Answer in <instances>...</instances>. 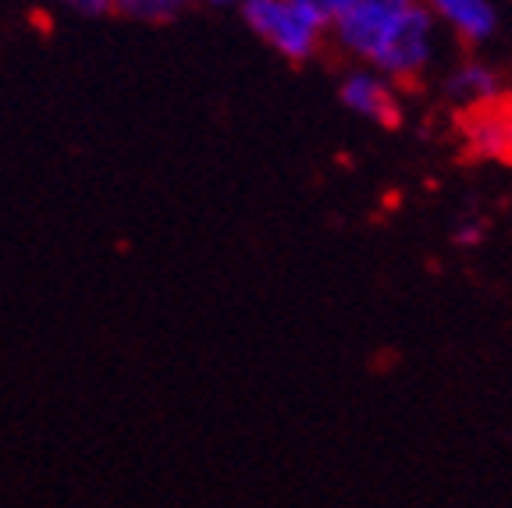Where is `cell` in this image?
I'll return each instance as SVG.
<instances>
[{"label": "cell", "instance_id": "30bf717a", "mask_svg": "<svg viewBox=\"0 0 512 508\" xmlns=\"http://www.w3.org/2000/svg\"><path fill=\"white\" fill-rule=\"evenodd\" d=\"M480 239H484V228H480V224H459L456 242H463V246H477Z\"/></svg>", "mask_w": 512, "mask_h": 508}, {"label": "cell", "instance_id": "52a82bcc", "mask_svg": "<svg viewBox=\"0 0 512 508\" xmlns=\"http://www.w3.org/2000/svg\"><path fill=\"white\" fill-rule=\"evenodd\" d=\"M189 4L192 0H111V11H121L128 18H143V22H168Z\"/></svg>", "mask_w": 512, "mask_h": 508}, {"label": "cell", "instance_id": "ba28073f", "mask_svg": "<svg viewBox=\"0 0 512 508\" xmlns=\"http://www.w3.org/2000/svg\"><path fill=\"white\" fill-rule=\"evenodd\" d=\"M296 4L313 18V22H320L324 29H331V25H335V18L349 8L352 0H296Z\"/></svg>", "mask_w": 512, "mask_h": 508}, {"label": "cell", "instance_id": "8fae6325", "mask_svg": "<svg viewBox=\"0 0 512 508\" xmlns=\"http://www.w3.org/2000/svg\"><path fill=\"white\" fill-rule=\"evenodd\" d=\"M203 4H210V8H242L246 0H203Z\"/></svg>", "mask_w": 512, "mask_h": 508}, {"label": "cell", "instance_id": "5b68a950", "mask_svg": "<svg viewBox=\"0 0 512 508\" xmlns=\"http://www.w3.org/2000/svg\"><path fill=\"white\" fill-rule=\"evenodd\" d=\"M434 22L452 29L463 43L480 47L498 32V8L495 0H424Z\"/></svg>", "mask_w": 512, "mask_h": 508}, {"label": "cell", "instance_id": "9c48e42d", "mask_svg": "<svg viewBox=\"0 0 512 508\" xmlns=\"http://www.w3.org/2000/svg\"><path fill=\"white\" fill-rule=\"evenodd\" d=\"M61 4L79 11V15H104V11H111V0H61Z\"/></svg>", "mask_w": 512, "mask_h": 508}, {"label": "cell", "instance_id": "8992f818", "mask_svg": "<svg viewBox=\"0 0 512 508\" xmlns=\"http://www.w3.org/2000/svg\"><path fill=\"white\" fill-rule=\"evenodd\" d=\"M498 86H502V79H498L495 68H491V64H484V61L456 64V68L445 75V82H441L445 96L456 107H484V104H491V100L498 96Z\"/></svg>", "mask_w": 512, "mask_h": 508}, {"label": "cell", "instance_id": "3957f363", "mask_svg": "<svg viewBox=\"0 0 512 508\" xmlns=\"http://www.w3.org/2000/svg\"><path fill=\"white\" fill-rule=\"evenodd\" d=\"M420 0H352L349 8L335 18L331 32L335 43L356 61L374 57V50L381 47V40L392 32V25L406 15L409 8H416Z\"/></svg>", "mask_w": 512, "mask_h": 508}, {"label": "cell", "instance_id": "7a4b0ae2", "mask_svg": "<svg viewBox=\"0 0 512 508\" xmlns=\"http://www.w3.org/2000/svg\"><path fill=\"white\" fill-rule=\"evenodd\" d=\"M434 61V15L427 11V4L420 0L416 8H409L399 22L392 25V32L381 40V47L370 57V68L381 72L388 82H416L420 75L431 68Z\"/></svg>", "mask_w": 512, "mask_h": 508}, {"label": "cell", "instance_id": "6da1fadb", "mask_svg": "<svg viewBox=\"0 0 512 508\" xmlns=\"http://www.w3.org/2000/svg\"><path fill=\"white\" fill-rule=\"evenodd\" d=\"M239 11L256 40H264L285 61L303 64L320 50L324 25L313 22L296 0H246Z\"/></svg>", "mask_w": 512, "mask_h": 508}, {"label": "cell", "instance_id": "277c9868", "mask_svg": "<svg viewBox=\"0 0 512 508\" xmlns=\"http://www.w3.org/2000/svg\"><path fill=\"white\" fill-rule=\"evenodd\" d=\"M338 100H342L345 111H352L356 118L374 121V125L392 128L399 125V93H395V82H388L374 68H360V72H349L338 86Z\"/></svg>", "mask_w": 512, "mask_h": 508}]
</instances>
